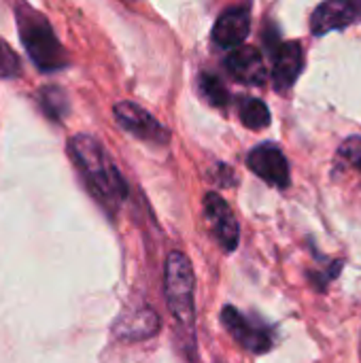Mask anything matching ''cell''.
<instances>
[{"mask_svg": "<svg viewBox=\"0 0 361 363\" xmlns=\"http://www.w3.org/2000/svg\"><path fill=\"white\" fill-rule=\"evenodd\" d=\"M251 19L245 9H228L219 15L215 28H213V40L219 47L234 49L240 47L243 40L249 36Z\"/></svg>", "mask_w": 361, "mask_h": 363, "instance_id": "8fae6325", "label": "cell"}, {"mask_svg": "<svg viewBox=\"0 0 361 363\" xmlns=\"http://www.w3.org/2000/svg\"><path fill=\"white\" fill-rule=\"evenodd\" d=\"M160 317L151 308H140L132 315H126L115 325V334L123 340H145L157 334Z\"/></svg>", "mask_w": 361, "mask_h": 363, "instance_id": "7c38bea8", "label": "cell"}, {"mask_svg": "<svg viewBox=\"0 0 361 363\" xmlns=\"http://www.w3.org/2000/svg\"><path fill=\"white\" fill-rule=\"evenodd\" d=\"M349 2H351V6L355 9L357 17H361V0H349Z\"/></svg>", "mask_w": 361, "mask_h": 363, "instance_id": "ac0fdd59", "label": "cell"}, {"mask_svg": "<svg viewBox=\"0 0 361 363\" xmlns=\"http://www.w3.org/2000/svg\"><path fill=\"white\" fill-rule=\"evenodd\" d=\"M355 19L357 13L349 0H326L315 9L311 17V30L315 36H323L332 30H343L351 26Z\"/></svg>", "mask_w": 361, "mask_h": 363, "instance_id": "30bf717a", "label": "cell"}, {"mask_svg": "<svg viewBox=\"0 0 361 363\" xmlns=\"http://www.w3.org/2000/svg\"><path fill=\"white\" fill-rule=\"evenodd\" d=\"M272 55H274L272 83L279 91H287L289 87H294V83L298 81L302 66H304L302 45L296 40L283 43L272 51Z\"/></svg>", "mask_w": 361, "mask_h": 363, "instance_id": "9c48e42d", "label": "cell"}, {"mask_svg": "<svg viewBox=\"0 0 361 363\" xmlns=\"http://www.w3.org/2000/svg\"><path fill=\"white\" fill-rule=\"evenodd\" d=\"M340 157H345L351 166L360 168L361 170V136H349L340 149H338Z\"/></svg>", "mask_w": 361, "mask_h": 363, "instance_id": "e0dca14e", "label": "cell"}, {"mask_svg": "<svg viewBox=\"0 0 361 363\" xmlns=\"http://www.w3.org/2000/svg\"><path fill=\"white\" fill-rule=\"evenodd\" d=\"M15 19L21 45L26 47L34 66L43 72H55L68 66V53L57 40L49 19L23 0L15 4Z\"/></svg>", "mask_w": 361, "mask_h": 363, "instance_id": "7a4b0ae2", "label": "cell"}, {"mask_svg": "<svg viewBox=\"0 0 361 363\" xmlns=\"http://www.w3.org/2000/svg\"><path fill=\"white\" fill-rule=\"evenodd\" d=\"M164 296L170 315L181 325H191L196 315V279L189 257L181 251H172L166 257Z\"/></svg>", "mask_w": 361, "mask_h": 363, "instance_id": "3957f363", "label": "cell"}, {"mask_svg": "<svg viewBox=\"0 0 361 363\" xmlns=\"http://www.w3.org/2000/svg\"><path fill=\"white\" fill-rule=\"evenodd\" d=\"M226 66L238 83L264 85L266 81V64L255 47H234V51L226 57Z\"/></svg>", "mask_w": 361, "mask_h": 363, "instance_id": "ba28073f", "label": "cell"}, {"mask_svg": "<svg viewBox=\"0 0 361 363\" xmlns=\"http://www.w3.org/2000/svg\"><path fill=\"white\" fill-rule=\"evenodd\" d=\"M21 74V60L13 47L0 36V79H17Z\"/></svg>", "mask_w": 361, "mask_h": 363, "instance_id": "2e32d148", "label": "cell"}, {"mask_svg": "<svg viewBox=\"0 0 361 363\" xmlns=\"http://www.w3.org/2000/svg\"><path fill=\"white\" fill-rule=\"evenodd\" d=\"M38 102H40V108L43 113L51 119V121H62L68 111H70V102H68V96L62 87L57 85H45L40 91H38Z\"/></svg>", "mask_w": 361, "mask_h": 363, "instance_id": "4fadbf2b", "label": "cell"}, {"mask_svg": "<svg viewBox=\"0 0 361 363\" xmlns=\"http://www.w3.org/2000/svg\"><path fill=\"white\" fill-rule=\"evenodd\" d=\"M238 117H240V121H243L245 128L255 130V132L270 125V111L257 98H245L238 104Z\"/></svg>", "mask_w": 361, "mask_h": 363, "instance_id": "5bb4252c", "label": "cell"}, {"mask_svg": "<svg viewBox=\"0 0 361 363\" xmlns=\"http://www.w3.org/2000/svg\"><path fill=\"white\" fill-rule=\"evenodd\" d=\"M200 89H202L204 98H206L211 104H215V106H228L230 94H228V89L221 85V81H219L217 77H213V74H202V77H200Z\"/></svg>", "mask_w": 361, "mask_h": 363, "instance_id": "9a60e30c", "label": "cell"}, {"mask_svg": "<svg viewBox=\"0 0 361 363\" xmlns=\"http://www.w3.org/2000/svg\"><path fill=\"white\" fill-rule=\"evenodd\" d=\"M221 323L226 325V330L230 332V336L249 353L255 355H264L272 349V330L268 325H264L260 319H251L247 315H243L238 308L234 306H226L221 311Z\"/></svg>", "mask_w": 361, "mask_h": 363, "instance_id": "277c9868", "label": "cell"}, {"mask_svg": "<svg viewBox=\"0 0 361 363\" xmlns=\"http://www.w3.org/2000/svg\"><path fill=\"white\" fill-rule=\"evenodd\" d=\"M113 115H115L117 123L126 132L134 134L136 138L153 143V145H166L168 143V130L151 113H147L143 106L123 100V102H117L113 106Z\"/></svg>", "mask_w": 361, "mask_h": 363, "instance_id": "5b68a950", "label": "cell"}, {"mask_svg": "<svg viewBox=\"0 0 361 363\" xmlns=\"http://www.w3.org/2000/svg\"><path fill=\"white\" fill-rule=\"evenodd\" d=\"M247 166L253 174H257L262 181H266L272 187L285 189L291 183L289 162L285 153L272 143H264L251 149V153L247 155Z\"/></svg>", "mask_w": 361, "mask_h": 363, "instance_id": "8992f818", "label": "cell"}, {"mask_svg": "<svg viewBox=\"0 0 361 363\" xmlns=\"http://www.w3.org/2000/svg\"><path fill=\"white\" fill-rule=\"evenodd\" d=\"M204 215L209 221V228L219 242V247L228 253H232L238 247L240 240V228L238 221L230 208V204L215 191L204 196Z\"/></svg>", "mask_w": 361, "mask_h": 363, "instance_id": "52a82bcc", "label": "cell"}, {"mask_svg": "<svg viewBox=\"0 0 361 363\" xmlns=\"http://www.w3.org/2000/svg\"><path fill=\"white\" fill-rule=\"evenodd\" d=\"M68 153L83 177L87 189L94 194V198L106 206L115 208L121 200L128 196V185L113 164L106 149L89 134H77L68 143Z\"/></svg>", "mask_w": 361, "mask_h": 363, "instance_id": "6da1fadb", "label": "cell"}]
</instances>
